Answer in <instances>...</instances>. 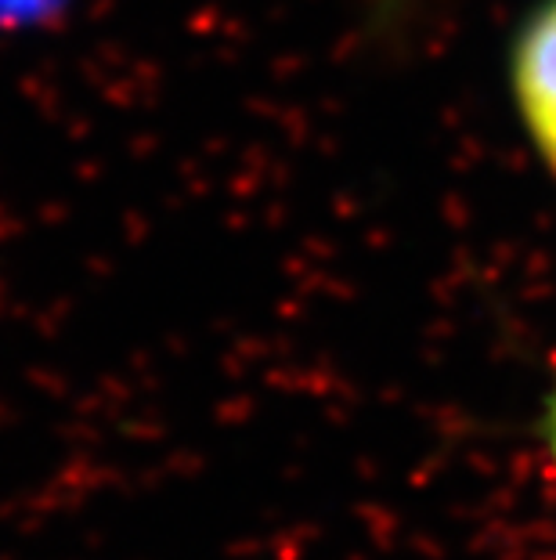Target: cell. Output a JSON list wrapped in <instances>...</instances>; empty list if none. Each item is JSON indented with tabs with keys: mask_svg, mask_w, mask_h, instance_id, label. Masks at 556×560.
Masks as SVG:
<instances>
[{
	"mask_svg": "<svg viewBox=\"0 0 556 560\" xmlns=\"http://www.w3.org/2000/svg\"><path fill=\"white\" fill-rule=\"evenodd\" d=\"M510 94L531 149L556 177V0H542L520 22L510 47Z\"/></svg>",
	"mask_w": 556,
	"mask_h": 560,
	"instance_id": "6da1fadb",
	"label": "cell"
},
{
	"mask_svg": "<svg viewBox=\"0 0 556 560\" xmlns=\"http://www.w3.org/2000/svg\"><path fill=\"white\" fill-rule=\"evenodd\" d=\"M542 434H546V452H549L553 470H556V384H553L549 401H546V423H542Z\"/></svg>",
	"mask_w": 556,
	"mask_h": 560,
	"instance_id": "7a4b0ae2",
	"label": "cell"
}]
</instances>
